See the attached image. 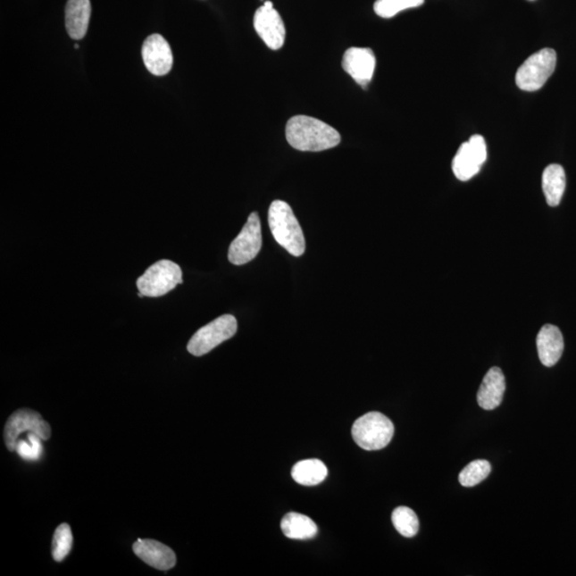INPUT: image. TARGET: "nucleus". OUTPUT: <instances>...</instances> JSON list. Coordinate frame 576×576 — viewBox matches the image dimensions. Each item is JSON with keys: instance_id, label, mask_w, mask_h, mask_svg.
I'll list each match as a JSON object with an SVG mask.
<instances>
[{"instance_id": "nucleus-16", "label": "nucleus", "mask_w": 576, "mask_h": 576, "mask_svg": "<svg viewBox=\"0 0 576 576\" xmlns=\"http://www.w3.org/2000/svg\"><path fill=\"white\" fill-rule=\"evenodd\" d=\"M91 18L90 0H68L65 5V27L74 40L84 38Z\"/></svg>"}, {"instance_id": "nucleus-22", "label": "nucleus", "mask_w": 576, "mask_h": 576, "mask_svg": "<svg viewBox=\"0 0 576 576\" xmlns=\"http://www.w3.org/2000/svg\"><path fill=\"white\" fill-rule=\"evenodd\" d=\"M73 546V535L70 525H59L54 530L53 538L52 553L54 562L62 563L69 555Z\"/></svg>"}, {"instance_id": "nucleus-7", "label": "nucleus", "mask_w": 576, "mask_h": 576, "mask_svg": "<svg viewBox=\"0 0 576 576\" xmlns=\"http://www.w3.org/2000/svg\"><path fill=\"white\" fill-rule=\"evenodd\" d=\"M26 431L36 433L43 441H47L52 436L51 426L43 420L40 413L31 409L18 410L10 416L4 426L5 447L10 452L16 451L19 437Z\"/></svg>"}, {"instance_id": "nucleus-24", "label": "nucleus", "mask_w": 576, "mask_h": 576, "mask_svg": "<svg viewBox=\"0 0 576 576\" xmlns=\"http://www.w3.org/2000/svg\"><path fill=\"white\" fill-rule=\"evenodd\" d=\"M42 438L36 433L29 432L27 440H19L16 446V453L27 461H37L43 454Z\"/></svg>"}, {"instance_id": "nucleus-13", "label": "nucleus", "mask_w": 576, "mask_h": 576, "mask_svg": "<svg viewBox=\"0 0 576 576\" xmlns=\"http://www.w3.org/2000/svg\"><path fill=\"white\" fill-rule=\"evenodd\" d=\"M133 550L142 561L161 572H168L177 563L171 548L156 540L138 539L134 543Z\"/></svg>"}, {"instance_id": "nucleus-4", "label": "nucleus", "mask_w": 576, "mask_h": 576, "mask_svg": "<svg viewBox=\"0 0 576 576\" xmlns=\"http://www.w3.org/2000/svg\"><path fill=\"white\" fill-rule=\"evenodd\" d=\"M183 283L182 269L172 261L162 260L153 264L137 280V288L145 297L157 298Z\"/></svg>"}, {"instance_id": "nucleus-23", "label": "nucleus", "mask_w": 576, "mask_h": 576, "mask_svg": "<svg viewBox=\"0 0 576 576\" xmlns=\"http://www.w3.org/2000/svg\"><path fill=\"white\" fill-rule=\"evenodd\" d=\"M425 0H376L374 10L382 19H392L402 11L421 7Z\"/></svg>"}, {"instance_id": "nucleus-18", "label": "nucleus", "mask_w": 576, "mask_h": 576, "mask_svg": "<svg viewBox=\"0 0 576 576\" xmlns=\"http://www.w3.org/2000/svg\"><path fill=\"white\" fill-rule=\"evenodd\" d=\"M283 534L294 540L313 539L318 529L314 521L298 513H289L281 521Z\"/></svg>"}, {"instance_id": "nucleus-9", "label": "nucleus", "mask_w": 576, "mask_h": 576, "mask_svg": "<svg viewBox=\"0 0 576 576\" xmlns=\"http://www.w3.org/2000/svg\"><path fill=\"white\" fill-rule=\"evenodd\" d=\"M487 161V145L484 137L472 136L464 142L454 157L452 168L455 177L461 182H466L480 171Z\"/></svg>"}, {"instance_id": "nucleus-14", "label": "nucleus", "mask_w": 576, "mask_h": 576, "mask_svg": "<svg viewBox=\"0 0 576 576\" xmlns=\"http://www.w3.org/2000/svg\"><path fill=\"white\" fill-rule=\"evenodd\" d=\"M536 343L538 355H539L543 365L552 367L562 358L564 343L563 334L558 327L543 326L538 333Z\"/></svg>"}, {"instance_id": "nucleus-5", "label": "nucleus", "mask_w": 576, "mask_h": 576, "mask_svg": "<svg viewBox=\"0 0 576 576\" xmlns=\"http://www.w3.org/2000/svg\"><path fill=\"white\" fill-rule=\"evenodd\" d=\"M556 52L543 48L525 60L515 74V84L520 90L535 92L540 90L555 71Z\"/></svg>"}, {"instance_id": "nucleus-12", "label": "nucleus", "mask_w": 576, "mask_h": 576, "mask_svg": "<svg viewBox=\"0 0 576 576\" xmlns=\"http://www.w3.org/2000/svg\"><path fill=\"white\" fill-rule=\"evenodd\" d=\"M342 67L356 84L366 88L374 77L375 54L371 48L351 47L344 54Z\"/></svg>"}, {"instance_id": "nucleus-15", "label": "nucleus", "mask_w": 576, "mask_h": 576, "mask_svg": "<svg viewBox=\"0 0 576 576\" xmlns=\"http://www.w3.org/2000/svg\"><path fill=\"white\" fill-rule=\"evenodd\" d=\"M506 382L505 376L499 367H492L484 377L479 393L477 402L482 409L495 410L503 402Z\"/></svg>"}, {"instance_id": "nucleus-6", "label": "nucleus", "mask_w": 576, "mask_h": 576, "mask_svg": "<svg viewBox=\"0 0 576 576\" xmlns=\"http://www.w3.org/2000/svg\"><path fill=\"white\" fill-rule=\"evenodd\" d=\"M238 332V321L233 315L226 314L216 318L197 330L188 345L189 354L205 355L217 346L228 341Z\"/></svg>"}, {"instance_id": "nucleus-8", "label": "nucleus", "mask_w": 576, "mask_h": 576, "mask_svg": "<svg viewBox=\"0 0 576 576\" xmlns=\"http://www.w3.org/2000/svg\"><path fill=\"white\" fill-rule=\"evenodd\" d=\"M262 227L257 213H252L248 221L229 249V261L233 265L241 266L254 261L262 249Z\"/></svg>"}, {"instance_id": "nucleus-20", "label": "nucleus", "mask_w": 576, "mask_h": 576, "mask_svg": "<svg viewBox=\"0 0 576 576\" xmlns=\"http://www.w3.org/2000/svg\"><path fill=\"white\" fill-rule=\"evenodd\" d=\"M392 522L398 533L405 538H413L419 533L418 515L409 507H398L392 513Z\"/></svg>"}, {"instance_id": "nucleus-3", "label": "nucleus", "mask_w": 576, "mask_h": 576, "mask_svg": "<svg viewBox=\"0 0 576 576\" xmlns=\"http://www.w3.org/2000/svg\"><path fill=\"white\" fill-rule=\"evenodd\" d=\"M353 438L365 451H380L388 446L394 436L391 420L380 413H370L355 422Z\"/></svg>"}, {"instance_id": "nucleus-21", "label": "nucleus", "mask_w": 576, "mask_h": 576, "mask_svg": "<svg viewBox=\"0 0 576 576\" xmlns=\"http://www.w3.org/2000/svg\"><path fill=\"white\" fill-rule=\"evenodd\" d=\"M491 473V464L487 460H474L459 474V482L463 487H474L484 481Z\"/></svg>"}, {"instance_id": "nucleus-19", "label": "nucleus", "mask_w": 576, "mask_h": 576, "mask_svg": "<svg viewBox=\"0 0 576 576\" xmlns=\"http://www.w3.org/2000/svg\"><path fill=\"white\" fill-rule=\"evenodd\" d=\"M328 469L322 461L307 459L299 461L292 470L293 480L299 485L313 487L321 484L327 479Z\"/></svg>"}, {"instance_id": "nucleus-2", "label": "nucleus", "mask_w": 576, "mask_h": 576, "mask_svg": "<svg viewBox=\"0 0 576 576\" xmlns=\"http://www.w3.org/2000/svg\"><path fill=\"white\" fill-rule=\"evenodd\" d=\"M268 223L277 243L288 254L301 256L305 252V239L298 219L287 202L271 203L268 212Z\"/></svg>"}, {"instance_id": "nucleus-10", "label": "nucleus", "mask_w": 576, "mask_h": 576, "mask_svg": "<svg viewBox=\"0 0 576 576\" xmlns=\"http://www.w3.org/2000/svg\"><path fill=\"white\" fill-rule=\"evenodd\" d=\"M254 25L257 35L269 48L272 51L282 48L287 30H285L281 15L273 8L271 2H266L264 5L256 10Z\"/></svg>"}, {"instance_id": "nucleus-17", "label": "nucleus", "mask_w": 576, "mask_h": 576, "mask_svg": "<svg viewBox=\"0 0 576 576\" xmlns=\"http://www.w3.org/2000/svg\"><path fill=\"white\" fill-rule=\"evenodd\" d=\"M542 190L548 205H559L566 190V172L561 164L553 163L545 169L542 174Z\"/></svg>"}, {"instance_id": "nucleus-11", "label": "nucleus", "mask_w": 576, "mask_h": 576, "mask_svg": "<svg viewBox=\"0 0 576 576\" xmlns=\"http://www.w3.org/2000/svg\"><path fill=\"white\" fill-rule=\"evenodd\" d=\"M142 59L147 71L155 76L167 75L173 67V54L168 41L155 34L146 38L142 46Z\"/></svg>"}, {"instance_id": "nucleus-1", "label": "nucleus", "mask_w": 576, "mask_h": 576, "mask_svg": "<svg viewBox=\"0 0 576 576\" xmlns=\"http://www.w3.org/2000/svg\"><path fill=\"white\" fill-rule=\"evenodd\" d=\"M285 136L290 146L303 152L330 150L341 144V135L336 129L307 115L289 119Z\"/></svg>"}]
</instances>
